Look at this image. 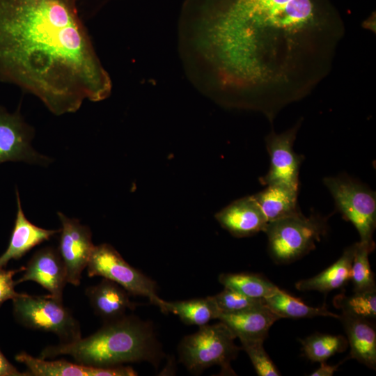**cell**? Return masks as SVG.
<instances>
[{"label": "cell", "instance_id": "17", "mask_svg": "<svg viewBox=\"0 0 376 376\" xmlns=\"http://www.w3.org/2000/svg\"><path fill=\"white\" fill-rule=\"evenodd\" d=\"M16 198L17 209L15 226L8 246L0 256V267H4L13 259L22 258L32 248L61 231V229H44L31 223L23 212L17 189Z\"/></svg>", "mask_w": 376, "mask_h": 376}, {"label": "cell", "instance_id": "32", "mask_svg": "<svg viewBox=\"0 0 376 376\" xmlns=\"http://www.w3.org/2000/svg\"><path fill=\"white\" fill-rule=\"evenodd\" d=\"M375 14H371L363 21L362 26L368 31H374V33H375Z\"/></svg>", "mask_w": 376, "mask_h": 376}, {"label": "cell", "instance_id": "4", "mask_svg": "<svg viewBox=\"0 0 376 376\" xmlns=\"http://www.w3.org/2000/svg\"><path fill=\"white\" fill-rule=\"evenodd\" d=\"M327 229V217L317 214L301 212L269 222L265 230L269 253L276 263H292L313 250Z\"/></svg>", "mask_w": 376, "mask_h": 376}, {"label": "cell", "instance_id": "18", "mask_svg": "<svg viewBox=\"0 0 376 376\" xmlns=\"http://www.w3.org/2000/svg\"><path fill=\"white\" fill-rule=\"evenodd\" d=\"M350 346V356L366 366L376 368V332L370 320L342 312L340 315Z\"/></svg>", "mask_w": 376, "mask_h": 376}, {"label": "cell", "instance_id": "29", "mask_svg": "<svg viewBox=\"0 0 376 376\" xmlns=\"http://www.w3.org/2000/svg\"><path fill=\"white\" fill-rule=\"evenodd\" d=\"M23 270H24V267L13 270H6L3 267H0V305L20 295L15 290V281L13 280V276Z\"/></svg>", "mask_w": 376, "mask_h": 376}, {"label": "cell", "instance_id": "5", "mask_svg": "<svg viewBox=\"0 0 376 376\" xmlns=\"http://www.w3.org/2000/svg\"><path fill=\"white\" fill-rule=\"evenodd\" d=\"M236 336L222 322L200 327L196 333L185 336L179 345L180 359L191 373L219 366L222 371L233 374L230 362L241 349L235 343Z\"/></svg>", "mask_w": 376, "mask_h": 376}, {"label": "cell", "instance_id": "19", "mask_svg": "<svg viewBox=\"0 0 376 376\" xmlns=\"http://www.w3.org/2000/svg\"><path fill=\"white\" fill-rule=\"evenodd\" d=\"M252 195L267 222L298 214L301 212L297 204L299 189L283 184H271Z\"/></svg>", "mask_w": 376, "mask_h": 376}, {"label": "cell", "instance_id": "12", "mask_svg": "<svg viewBox=\"0 0 376 376\" xmlns=\"http://www.w3.org/2000/svg\"><path fill=\"white\" fill-rule=\"evenodd\" d=\"M27 281L36 282L54 297L62 300L63 291L68 281L65 267L58 251L47 246L35 252L15 285Z\"/></svg>", "mask_w": 376, "mask_h": 376}, {"label": "cell", "instance_id": "11", "mask_svg": "<svg viewBox=\"0 0 376 376\" xmlns=\"http://www.w3.org/2000/svg\"><path fill=\"white\" fill-rule=\"evenodd\" d=\"M33 131L19 113H9L0 107V164L25 162L47 164L50 159L31 146Z\"/></svg>", "mask_w": 376, "mask_h": 376}, {"label": "cell", "instance_id": "15", "mask_svg": "<svg viewBox=\"0 0 376 376\" xmlns=\"http://www.w3.org/2000/svg\"><path fill=\"white\" fill-rule=\"evenodd\" d=\"M85 293L95 313L104 322L120 319L127 315V311L136 308L127 290L105 278L97 285L88 287Z\"/></svg>", "mask_w": 376, "mask_h": 376}, {"label": "cell", "instance_id": "26", "mask_svg": "<svg viewBox=\"0 0 376 376\" xmlns=\"http://www.w3.org/2000/svg\"><path fill=\"white\" fill-rule=\"evenodd\" d=\"M335 304L342 312L368 320L376 318V290L354 292V295L339 296Z\"/></svg>", "mask_w": 376, "mask_h": 376}, {"label": "cell", "instance_id": "1", "mask_svg": "<svg viewBox=\"0 0 376 376\" xmlns=\"http://www.w3.org/2000/svg\"><path fill=\"white\" fill-rule=\"evenodd\" d=\"M345 27L331 0H201L179 49L194 86L272 122L329 75Z\"/></svg>", "mask_w": 376, "mask_h": 376}, {"label": "cell", "instance_id": "9", "mask_svg": "<svg viewBox=\"0 0 376 376\" xmlns=\"http://www.w3.org/2000/svg\"><path fill=\"white\" fill-rule=\"evenodd\" d=\"M301 125V120L288 130L277 134L272 130L265 138L266 148L270 157V166L260 178L263 185L283 184L299 189V173L304 156L297 154L293 144Z\"/></svg>", "mask_w": 376, "mask_h": 376}, {"label": "cell", "instance_id": "13", "mask_svg": "<svg viewBox=\"0 0 376 376\" xmlns=\"http://www.w3.org/2000/svg\"><path fill=\"white\" fill-rule=\"evenodd\" d=\"M23 363L31 376H135L137 373L130 366L94 367L70 363L66 360L47 361L34 357L25 352L15 356Z\"/></svg>", "mask_w": 376, "mask_h": 376}, {"label": "cell", "instance_id": "22", "mask_svg": "<svg viewBox=\"0 0 376 376\" xmlns=\"http://www.w3.org/2000/svg\"><path fill=\"white\" fill-rule=\"evenodd\" d=\"M265 305L280 318H304L315 316H328L335 318L340 315L329 311L325 306L312 307L278 288L265 297Z\"/></svg>", "mask_w": 376, "mask_h": 376}, {"label": "cell", "instance_id": "20", "mask_svg": "<svg viewBox=\"0 0 376 376\" xmlns=\"http://www.w3.org/2000/svg\"><path fill=\"white\" fill-rule=\"evenodd\" d=\"M356 243L347 247L334 263L316 276L300 280L295 284L301 291L328 292L345 285L351 279V268Z\"/></svg>", "mask_w": 376, "mask_h": 376}, {"label": "cell", "instance_id": "14", "mask_svg": "<svg viewBox=\"0 0 376 376\" xmlns=\"http://www.w3.org/2000/svg\"><path fill=\"white\" fill-rule=\"evenodd\" d=\"M215 217L224 229L237 237L265 232L268 224L252 196L233 202L217 213Z\"/></svg>", "mask_w": 376, "mask_h": 376}, {"label": "cell", "instance_id": "16", "mask_svg": "<svg viewBox=\"0 0 376 376\" xmlns=\"http://www.w3.org/2000/svg\"><path fill=\"white\" fill-rule=\"evenodd\" d=\"M217 319L240 340L264 341L270 327L280 318L265 304L240 312L219 313Z\"/></svg>", "mask_w": 376, "mask_h": 376}, {"label": "cell", "instance_id": "30", "mask_svg": "<svg viewBox=\"0 0 376 376\" xmlns=\"http://www.w3.org/2000/svg\"><path fill=\"white\" fill-rule=\"evenodd\" d=\"M0 376H30L28 372L19 371L0 351Z\"/></svg>", "mask_w": 376, "mask_h": 376}, {"label": "cell", "instance_id": "27", "mask_svg": "<svg viewBox=\"0 0 376 376\" xmlns=\"http://www.w3.org/2000/svg\"><path fill=\"white\" fill-rule=\"evenodd\" d=\"M212 297L220 313H237L265 304L264 299L249 297L226 287L221 292Z\"/></svg>", "mask_w": 376, "mask_h": 376}, {"label": "cell", "instance_id": "3", "mask_svg": "<svg viewBox=\"0 0 376 376\" xmlns=\"http://www.w3.org/2000/svg\"><path fill=\"white\" fill-rule=\"evenodd\" d=\"M161 350L150 324L132 315L104 322L91 336L70 343L48 345L42 359L69 355L78 363L94 367H113L148 361L156 365Z\"/></svg>", "mask_w": 376, "mask_h": 376}, {"label": "cell", "instance_id": "10", "mask_svg": "<svg viewBox=\"0 0 376 376\" xmlns=\"http://www.w3.org/2000/svg\"><path fill=\"white\" fill-rule=\"evenodd\" d=\"M61 223L58 252L65 267L67 281L78 286L95 246L90 228L79 220L66 217L61 212Z\"/></svg>", "mask_w": 376, "mask_h": 376}, {"label": "cell", "instance_id": "8", "mask_svg": "<svg viewBox=\"0 0 376 376\" xmlns=\"http://www.w3.org/2000/svg\"><path fill=\"white\" fill-rule=\"evenodd\" d=\"M86 267L88 276L109 279L130 295L147 297L150 303L162 308L164 300L157 294L155 282L130 265L110 244L95 246Z\"/></svg>", "mask_w": 376, "mask_h": 376}, {"label": "cell", "instance_id": "31", "mask_svg": "<svg viewBox=\"0 0 376 376\" xmlns=\"http://www.w3.org/2000/svg\"><path fill=\"white\" fill-rule=\"evenodd\" d=\"M338 366H330L325 361L320 362V366L313 372L311 376H332L337 370Z\"/></svg>", "mask_w": 376, "mask_h": 376}, {"label": "cell", "instance_id": "28", "mask_svg": "<svg viewBox=\"0 0 376 376\" xmlns=\"http://www.w3.org/2000/svg\"><path fill=\"white\" fill-rule=\"evenodd\" d=\"M242 348L248 354L257 374L260 376L281 375L277 368L263 347V340H240Z\"/></svg>", "mask_w": 376, "mask_h": 376}, {"label": "cell", "instance_id": "2", "mask_svg": "<svg viewBox=\"0 0 376 376\" xmlns=\"http://www.w3.org/2000/svg\"><path fill=\"white\" fill-rule=\"evenodd\" d=\"M0 81L39 98L54 114L77 111L112 90L77 0H0Z\"/></svg>", "mask_w": 376, "mask_h": 376}, {"label": "cell", "instance_id": "7", "mask_svg": "<svg viewBox=\"0 0 376 376\" xmlns=\"http://www.w3.org/2000/svg\"><path fill=\"white\" fill-rule=\"evenodd\" d=\"M323 183L330 191L336 210L351 222L360 236V242L373 250L376 227V195L366 185L346 175L327 177Z\"/></svg>", "mask_w": 376, "mask_h": 376}, {"label": "cell", "instance_id": "25", "mask_svg": "<svg viewBox=\"0 0 376 376\" xmlns=\"http://www.w3.org/2000/svg\"><path fill=\"white\" fill-rule=\"evenodd\" d=\"M373 251L368 246L360 242L356 243L350 279L354 292L376 290L374 274L368 260V255Z\"/></svg>", "mask_w": 376, "mask_h": 376}, {"label": "cell", "instance_id": "21", "mask_svg": "<svg viewBox=\"0 0 376 376\" xmlns=\"http://www.w3.org/2000/svg\"><path fill=\"white\" fill-rule=\"evenodd\" d=\"M160 310L178 315L185 324L199 327L217 319L220 313L212 296L178 301L164 300Z\"/></svg>", "mask_w": 376, "mask_h": 376}, {"label": "cell", "instance_id": "24", "mask_svg": "<svg viewBox=\"0 0 376 376\" xmlns=\"http://www.w3.org/2000/svg\"><path fill=\"white\" fill-rule=\"evenodd\" d=\"M306 356L315 362L325 361L337 352H343L347 342L342 336L317 334L301 340Z\"/></svg>", "mask_w": 376, "mask_h": 376}, {"label": "cell", "instance_id": "23", "mask_svg": "<svg viewBox=\"0 0 376 376\" xmlns=\"http://www.w3.org/2000/svg\"><path fill=\"white\" fill-rule=\"evenodd\" d=\"M219 281L224 287L252 298L265 299L279 288L262 276L251 273H223Z\"/></svg>", "mask_w": 376, "mask_h": 376}, {"label": "cell", "instance_id": "6", "mask_svg": "<svg viewBox=\"0 0 376 376\" xmlns=\"http://www.w3.org/2000/svg\"><path fill=\"white\" fill-rule=\"evenodd\" d=\"M12 301L14 317L22 326L53 333L61 343H70L81 338L79 322L62 300L50 294L38 296L20 293Z\"/></svg>", "mask_w": 376, "mask_h": 376}]
</instances>
